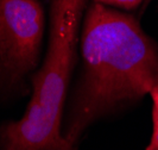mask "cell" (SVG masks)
<instances>
[{
    "mask_svg": "<svg viewBox=\"0 0 158 150\" xmlns=\"http://www.w3.org/2000/svg\"><path fill=\"white\" fill-rule=\"evenodd\" d=\"M146 150H158V103L152 101V136Z\"/></svg>",
    "mask_w": 158,
    "mask_h": 150,
    "instance_id": "8992f818",
    "label": "cell"
},
{
    "mask_svg": "<svg viewBox=\"0 0 158 150\" xmlns=\"http://www.w3.org/2000/svg\"><path fill=\"white\" fill-rule=\"evenodd\" d=\"M45 31L47 15L40 0H0V106L31 94Z\"/></svg>",
    "mask_w": 158,
    "mask_h": 150,
    "instance_id": "3957f363",
    "label": "cell"
},
{
    "mask_svg": "<svg viewBox=\"0 0 158 150\" xmlns=\"http://www.w3.org/2000/svg\"><path fill=\"white\" fill-rule=\"evenodd\" d=\"M92 1L101 2V4L107 5V6H112V7L127 11V12H132L142 4V1H144V0H92Z\"/></svg>",
    "mask_w": 158,
    "mask_h": 150,
    "instance_id": "5b68a950",
    "label": "cell"
},
{
    "mask_svg": "<svg viewBox=\"0 0 158 150\" xmlns=\"http://www.w3.org/2000/svg\"><path fill=\"white\" fill-rule=\"evenodd\" d=\"M151 96V99H152V101H156V103H158V86H156L152 91L150 92V94H149Z\"/></svg>",
    "mask_w": 158,
    "mask_h": 150,
    "instance_id": "52a82bcc",
    "label": "cell"
},
{
    "mask_svg": "<svg viewBox=\"0 0 158 150\" xmlns=\"http://www.w3.org/2000/svg\"><path fill=\"white\" fill-rule=\"evenodd\" d=\"M80 67L70 85L62 135L79 147L89 127L158 86V44L132 12L92 1L80 29Z\"/></svg>",
    "mask_w": 158,
    "mask_h": 150,
    "instance_id": "6da1fadb",
    "label": "cell"
},
{
    "mask_svg": "<svg viewBox=\"0 0 158 150\" xmlns=\"http://www.w3.org/2000/svg\"><path fill=\"white\" fill-rule=\"evenodd\" d=\"M51 1H54L61 7L65 8L67 11H70L81 18H83L85 11L88 4L90 2V0H51Z\"/></svg>",
    "mask_w": 158,
    "mask_h": 150,
    "instance_id": "277c9868",
    "label": "cell"
},
{
    "mask_svg": "<svg viewBox=\"0 0 158 150\" xmlns=\"http://www.w3.org/2000/svg\"><path fill=\"white\" fill-rule=\"evenodd\" d=\"M81 23V17L50 2L47 53L31 79L23 117L0 123V150H79L63 137L62 124Z\"/></svg>",
    "mask_w": 158,
    "mask_h": 150,
    "instance_id": "7a4b0ae2",
    "label": "cell"
}]
</instances>
